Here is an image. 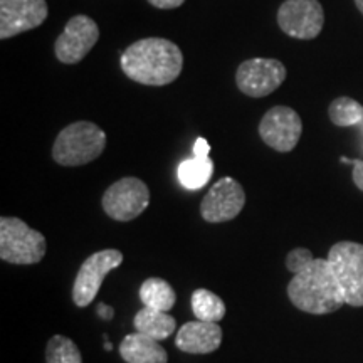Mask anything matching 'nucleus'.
Masks as SVG:
<instances>
[{
  "label": "nucleus",
  "mask_w": 363,
  "mask_h": 363,
  "mask_svg": "<svg viewBox=\"0 0 363 363\" xmlns=\"http://www.w3.org/2000/svg\"><path fill=\"white\" fill-rule=\"evenodd\" d=\"M326 259L342 286L345 305L363 306V244L342 240L331 246Z\"/></svg>",
  "instance_id": "5"
},
{
  "label": "nucleus",
  "mask_w": 363,
  "mask_h": 363,
  "mask_svg": "<svg viewBox=\"0 0 363 363\" xmlns=\"http://www.w3.org/2000/svg\"><path fill=\"white\" fill-rule=\"evenodd\" d=\"M99 39V27L91 17L74 16L66 24L65 33L56 39L54 52L62 65H78L88 56Z\"/></svg>",
  "instance_id": "10"
},
{
  "label": "nucleus",
  "mask_w": 363,
  "mask_h": 363,
  "mask_svg": "<svg viewBox=\"0 0 363 363\" xmlns=\"http://www.w3.org/2000/svg\"><path fill=\"white\" fill-rule=\"evenodd\" d=\"M246 203V194L242 185L233 177H224L216 182L201 203V214L203 220L211 224L233 220L240 214Z\"/></svg>",
  "instance_id": "12"
},
{
  "label": "nucleus",
  "mask_w": 363,
  "mask_h": 363,
  "mask_svg": "<svg viewBox=\"0 0 363 363\" xmlns=\"http://www.w3.org/2000/svg\"><path fill=\"white\" fill-rule=\"evenodd\" d=\"M106 216L120 222L136 219L147 211L150 203V189L136 177H125L108 187L101 199Z\"/></svg>",
  "instance_id": "7"
},
{
  "label": "nucleus",
  "mask_w": 363,
  "mask_h": 363,
  "mask_svg": "<svg viewBox=\"0 0 363 363\" xmlns=\"http://www.w3.org/2000/svg\"><path fill=\"white\" fill-rule=\"evenodd\" d=\"M45 362L48 363H83L78 345L65 335H54L45 347Z\"/></svg>",
  "instance_id": "21"
},
{
  "label": "nucleus",
  "mask_w": 363,
  "mask_h": 363,
  "mask_svg": "<svg viewBox=\"0 0 363 363\" xmlns=\"http://www.w3.org/2000/svg\"><path fill=\"white\" fill-rule=\"evenodd\" d=\"M212 172H214V163L211 158L194 155V158H187L180 163L179 180L185 189L201 190L208 184Z\"/></svg>",
  "instance_id": "18"
},
{
  "label": "nucleus",
  "mask_w": 363,
  "mask_h": 363,
  "mask_svg": "<svg viewBox=\"0 0 363 363\" xmlns=\"http://www.w3.org/2000/svg\"><path fill=\"white\" fill-rule=\"evenodd\" d=\"M328 115L331 123L337 126H355L363 123V106L355 99L347 96L331 101Z\"/></svg>",
  "instance_id": "20"
},
{
  "label": "nucleus",
  "mask_w": 363,
  "mask_h": 363,
  "mask_svg": "<svg viewBox=\"0 0 363 363\" xmlns=\"http://www.w3.org/2000/svg\"><path fill=\"white\" fill-rule=\"evenodd\" d=\"M120 355L126 363H169L165 348L142 333H130L120 343Z\"/></svg>",
  "instance_id": "15"
},
{
  "label": "nucleus",
  "mask_w": 363,
  "mask_h": 363,
  "mask_svg": "<svg viewBox=\"0 0 363 363\" xmlns=\"http://www.w3.org/2000/svg\"><path fill=\"white\" fill-rule=\"evenodd\" d=\"M125 256L118 249H103L86 259L81 264L72 284V301L78 308H86L94 301L108 272L121 266Z\"/></svg>",
  "instance_id": "6"
},
{
  "label": "nucleus",
  "mask_w": 363,
  "mask_h": 363,
  "mask_svg": "<svg viewBox=\"0 0 363 363\" xmlns=\"http://www.w3.org/2000/svg\"><path fill=\"white\" fill-rule=\"evenodd\" d=\"M222 328L219 323H207V321H189L182 325L175 337V345L184 353L192 355H207L219 350L222 345Z\"/></svg>",
  "instance_id": "14"
},
{
  "label": "nucleus",
  "mask_w": 363,
  "mask_h": 363,
  "mask_svg": "<svg viewBox=\"0 0 363 363\" xmlns=\"http://www.w3.org/2000/svg\"><path fill=\"white\" fill-rule=\"evenodd\" d=\"M303 133V121L293 108L274 106L262 116L259 136L267 147L286 153L296 147Z\"/></svg>",
  "instance_id": "11"
},
{
  "label": "nucleus",
  "mask_w": 363,
  "mask_h": 363,
  "mask_svg": "<svg viewBox=\"0 0 363 363\" xmlns=\"http://www.w3.org/2000/svg\"><path fill=\"white\" fill-rule=\"evenodd\" d=\"M153 7L162 9V11H170V9L180 7L185 0H148Z\"/></svg>",
  "instance_id": "24"
},
{
  "label": "nucleus",
  "mask_w": 363,
  "mask_h": 363,
  "mask_svg": "<svg viewBox=\"0 0 363 363\" xmlns=\"http://www.w3.org/2000/svg\"><path fill=\"white\" fill-rule=\"evenodd\" d=\"M313 261H315V256H313L310 249L296 247L286 256V267L293 274H298V272H301L305 267L310 266Z\"/></svg>",
  "instance_id": "22"
},
{
  "label": "nucleus",
  "mask_w": 363,
  "mask_h": 363,
  "mask_svg": "<svg viewBox=\"0 0 363 363\" xmlns=\"http://www.w3.org/2000/svg\"><path fill=\"white\" fill-rule=\"evenodd\" d=\"M98 313L99 315H103L104 318H106V320H111V316H113V310L110 306H106V305H99L98 306Z\"/></svg>",
  "instance_id": "26"
},
{
  "label": "nucleus",
  "mask_w": 363,
  "mask_h": 363,
  "mask_svg": "<svg viewBox=\"0 0 363 363\" xmlns=\"http://www.w3.org/2000/svg\"><path fill=\"white\" fill-rule=\"evenodd\" d=\"M125 76L145 86L174 83L184 69V54L175 43L163 38L140 39L120 57Z\"/></svg>",
  "instance_id": "1"
},
{
  "label": "nucleus",
  "mask_w": 363,
  "mask_h": 363,
  "mask_svg": "<svg viewBox=\"0 0 363 363\" xmlns=\"http://www.w3.org/2000/svg\"><path fill=\"white\" fill-rule=\"evenodd\" d=\"M323 24L325 12L318 0H286L278 11V26L289 38L315 39Z\"/></svg>",
  "instance_id": "9"
},
{
  "label": "nucleus",
  "mask_w": 363,
  "mask_h": 363,
  "mask_svg": "<svg viewBox=\"0 0 363 363\" xmlns=\"http://www.w3.org/2000/svg\"><path fill=\"white\" fill-rule=\"evenodd\" d=\"M133 326L138 333L162 342L174 335L177 328L175 318L169 311H158L143 306L133 318Z\"/></svg>",
  "instance_id": "16"
},
{
  "label": "nucleus",
  "mask_w": 363,
  "mask_h": 363,
  "mask_svg": "<svg viewBox=\"0 0 363 363\" xmlns=\"http://www.w3.org/2000/svg\"><path fill=\"white\" fill-rule=\"evenodd\" d=\"M286 74V67L278 59L254 57L240 62L235 72V83L246 96L264 98L284 83Z\"/></svg>",
  "instance_id": "8"
},
{
  "label": "nucleus",
  "mask_w": 363,
  "mask_h": 363,
  "mask_svg": "<svg viewBox=\"0 0 363 363\" xmlns=\"http://www.w3.org/2000/svg\"><path fill=\"white\" fill-rule=\"evenodd\" d=\"M48 13L45 0H0V39L38 29Z\"/></svg>",
  "instance_id": "13"
},
{
  "label": "nucleus",
  "mask_w": 363,
  "mask_h": 363,
  "mask_svg": "<svg viewBox=\"0 0 363 363\" xmlns=\"http://www.w3.org/2000/svg\"><path fill=\"white\" fill-rule=\"evenodd\" d=\"M343 163H352L353 165V182L363 192V160H350V158L342 157Z\"/></svg>",
  "instance_id": "23"
},
{
  "label": "nucleus",
  "mask_w": 363,
  "mask_h": 363,
  "mask_svg": "<svg viewBox=\"0 0 363 363\" xmlns=\"http://www.w3.org/2000/svg\"><path fill=\"white\" fill-rule=\"evenodd\" d=\"M140 299L143 306L158 311H170L177 303V293L172 286L162 278H148L140 288Z\"/></svg>",
  "instance_id": "17"
},
{
  "label": "nucleus",
  "mask_w": 363,
  "mask_h": 363,
  "mask_svg": "<svg viewBox=\"0 0 363 363\" xmlns=\"http://www.w3.org/2000/svg\"><path fill=\"white\" fill-rule=\"evenodd\" d=\"M106 133L91 121H76L61 130L52 145L54 162L62 167H81L101 157Z\"/></svg>",
  "instance_id": "3"
},
{
  "label": "nucleus",
  "mask_w": 363,
  "mask_h": 363,
  "mask_svg": "<svg viewBox=\"0 0 363 363\" xmlns=\"http://www.w3.org/2000/svg\"><path fill=\"white\" fill-rule=\"evenodd\" d=\"M288 296L298 310L310 315H330L345 305L342 286L328 259L315 257L310 266L293 276Z\"/></svg>",
  "instance_id": "2"
},
{
  "label": "nucleus",
  "mask_w": 363,
  "mask_h": 363,
  "mask_svg": "<svg viewBox=\"0 0 363 363\" xmlns=\"http://www.w3.org/2000/svg\"><path fill=\"white\" fill-rule=\"evenodd\" d=\"M192 311L195 320L207 321V323H219L225 316V303L216 293L206 288L195 289L192 293Z\"/></svg>",
  "instance_id": "19"
},
{
  "label": "nucleus",
  "mask_w": 363,
  "mask_h": 363,
  "mask_svg": "<svg viewBox=\"0 0 363 363\" xmlns=\"http://www.w3.org/2000/svg\"><path fill=\"white\" fill-rule=\"evenodd\" d=\"M208 152H211V145L206 138H197V142L194 145V155L197 157H208Z\"/></svg>",
  "instance_id": "25"
},
{
  "label": "nucleus",
  "mask_w": 363,
  "mask_h": 363,
  "mask_svg": "<svg viewBox=\"0 0 363 363\" xmlns=\"http://www.w3.org/2000/svg\"><path fill=\"white\" fill-rule=\"evenodd\" d=\"M355 4H357L358 11H360V12L363 13V0H355Z\"/></svg>",
  "instance_id": "27"
},
{
  "label": "nucleus",
  "mask_w": 363,
  "mask_h": 363,
  "mask_svg": "<svg viewBox=\"0 0 363 363\" xmlns=\"http://www.w3.org/2000/svg\"><path fill=\"white\" fill-rule=\"evenodd\" d=\"M48 240L19 217L0 219V259L9 264H38L45 256Z\"/></svg>",
  "instance_id": "4"
}]
</instances>
